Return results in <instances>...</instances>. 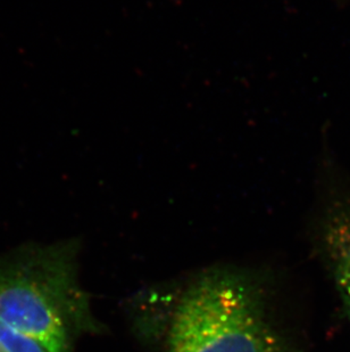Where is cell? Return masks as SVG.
I'll use <instances>...</instances> for the list:
<instances>
[{
    "mask_svg": "<svg viewBox=\"0 0 350 352\" xmlns=\"http://www.w3.org/2000/svg\"><path fill=\"white\" fill-rule=\"evenodd\" d=\"M265 272L218 265L138 293L130 329L148 352H305L273 316Z\"/></svg>",
    "mask_w": 350,
    "mask_h": 352,
    "instance_id": "cell-1",
    "label": "cell"
},
{
    "mask_svg": "<svg viewBox=\"0 0 350 352\" xmlns=\"http://www.w3.org/2000/svg\"><path fill=\"white\" fill-rule=\"evenodd\" d=\"M80 249L72 239L0 256V318L49 352H74L83 336L108 332L80 284Z\"/></svg>",
    "mask_w": 350,
    "mask_h": 352,
    "instance_id": "cell-2",
    "label": "cell"
},
{
    "mask_svg": "<svg viewBox=\"0 0 350 352\" xmlns=\"http://www.w3.org/2000/svg\"><path fill=\"white\" fill-rule=\"evenodd\" d=\"M320 163L327 190L320 219V245L350 319V190L332 155L324 153Z\"/></svg>",
    "mask_w": 350,
    "mask_h": 352,
    "instance_id": "cell-3",
    "label": "cell"
},
{
    "mask_svg": "<svg viewBox=\"0 0 350 352\" xmlns=\"http://www.w3.org/2000/svg\"><path fill=\"white\" fill-rule=\"evenodd\" d=\"M0 352H49L39 341L0 318Z\"/></svg>",
    "mask_w": 350,
    "mask_h": 352,
    "instance_id": "cell-4",
    "label": "cell"
}]
</instances>
